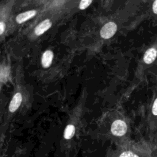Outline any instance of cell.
<instances>
[{"label":"cell","mask_w":157,"mask_h":157,"mask_svg":"<svg viewBox=\"0 0 157 157\" xmlns=\"http://www.w3.org/2000/svg\"><path fill=\"white\" fill-rule=\"evenodd\" d=\"M5 25L3 22H1L0 23V34H2L4 31V29H5Z\"/></svg>","instance_id":"cell-14"},{"label":"cell","mask_w":157,"mask_h":157,"mask_svg":"<svg viewBox=\"0 0 157 157\" xmlns=\"http://www.w3.org/2000/svg\"><path fill=\"white\" fill-rule=\"evenodd\" d=\"M152 10L154 13L157 14V0L153 2L152 5Z\"/></svg>","instance_id":"cell-13"},{"label":"cell","mask_w":157,"mask_h":157,"mask_svg":"<svg viewBox=\"0 0 157 157\" xmlns=\"http://www.w3.org/2000/svg\"><path fill=\"white\" fill-rule=\"evenodd\" d=\"M117 29V26L115 23L109 22L101 28L100 31L101 36L104 39H109L115 34Z\"/></svg>","instance_id":"cell-3"},{"label":"cell","mask_w":157,"mask_h":157,"mask_svg":"<svg viewBox=\"0 0 157 157\" xmlns=\"http://www.w3.org/2000/svg\"><path fill=\"white\" fill-rule=\"evenodd\" d=\"M75 127L72 124H69L67 125L64 130V137L65 139H71L74 134H75Z\"/></svg>","instance_id":"cell-9"},{"label":"cell","mask_w":157,"mask_h":157,"mask_svg":"<svg viewBox=\"0 0 157 157\" xmlns=\"http://www.w3.org/2000/svg\"><path fill=\"white\" fill-rule=\"evenodd\" d=\"M52 26V23L48 19H46L40 23L35 28V33L37 36H40L47 31Z\"/></svg>","instance_id":"cell-5"},{"label":"cell","mask_w":157,"mask_h":157,"mask_svg":"<svg viewBox=\"0 0 157 157\" xmlns=\"http://www.w3.org/2000/svg\"><path fill=\"white\" fill-rule=\"evenodd\" d=\"M91 2H92L91 0H82V1H81L80 3L79 8L81 10H83V9H86V7H88Z\"/></svg>","instance_id":"cell-11"},{"label":"cell","mask_w":157,"mask_h":157,"mask_svg":"<svg viewBox=\"0 0 157 157\" xmlns=\"http://www.w3.org/2000/svg\"><path fill=\"white\" fill-rule=\"evenodd\" d=\"M111 132L115 136H124L128 130L126 123L121 120H117L113 122L111 126Z\"/></svg>","instance_id":"cell-2"},{"label":"cell","mask_w":157,"mask_h":157,"mask_svg":"<svg viewBox=\"0 0 157 157\" xmlns=\"http://www.w3.org/2000/svg\"><path fill=\"white\" fill-rule=\"evenodd\" d=\"M36 13V10H29L18 14L16 17V21L18 23H22L28 20L33 18Z\"/></svg>","instance_id":"cell-7"},{"label":"cell","mask_w":157,"mask_h":157,"mask_svg":"<svg viewBox=\"0 0 157 157\" xmlns=\"http://www.w3.org/2000/svg\"><path fill=\"white\" fill-rule=\"evenodd\" d=\"M9 69L7 67H1V82H6L9 77Z\"/></svg>","instance_id":"cell-10"},{"label":"cell","mask_w":157,"mask_h":157,"mask_svg":"<svg viewBox=\"0 0 157 157\" xmlns=\"http://www.w3.org/2000/svg\"><path fill=\"white\" fill-rule=\"evenodd\" d=\"M119 157H157V147L150 142L142 144L122 151Z\"/></svg>","instance_id":"cell-1"},{"label":"cell","mask_w":157,"mask_h":157,"mask_svg":"<svg viewBox=\"0 0 157 157\" xmlns=\"http://www.w3.org/2000/svg\"><path fill=\"white\" fill-rule=\"evenodd\" d=\"M157 57V49L155 47H151L148 49L144 55V61L147 64H151Z\"/></svg>","instance_id":"cell-4"},{"label":"cell","mask_w":157,"mask_h":157,"mask_svg":"<svg viewBox=\"0 0 157 157\" xmlns=\"http://www.w3.org/2000/svg\"><path fill=\"white\" fill-rule=\"evenodd\" d=\"M22 101V96L21 93H16L12 99L10 101V105H9V110L11 112H13L17 110V109L19 107V106L21 104V102Z\"/></svg>","instance_id":"cell-6"},{"label":"cell","mask_w":157,"mask_h":157,"mask_svg":"<svg viewBox=\"0 0 157 157\" xmlns=\"http://www.w3.org/2000/svg\"><path fill=\"white\" fill-rule=\"evenodd\" d=\"M53 58V53L51 50L45 51L42 56V64L45 68L48 67L52 62Z\"/></svg>","instance_id":"cell-8"},{"label":"cell","mask_w":157,"mask_h":157,"mask_svg":"<svg viewBox=\"0 0 157 157\" xmlns=\"http://www.w3.org/2000/svg\"><path fill=\"white\" fill-rule=\"evenodd\" d=\"M152 113L153 116L157 117V98L155 100L153 106H152Z\"/></svg>","instance_id":"cell-12"}]
</instances>
